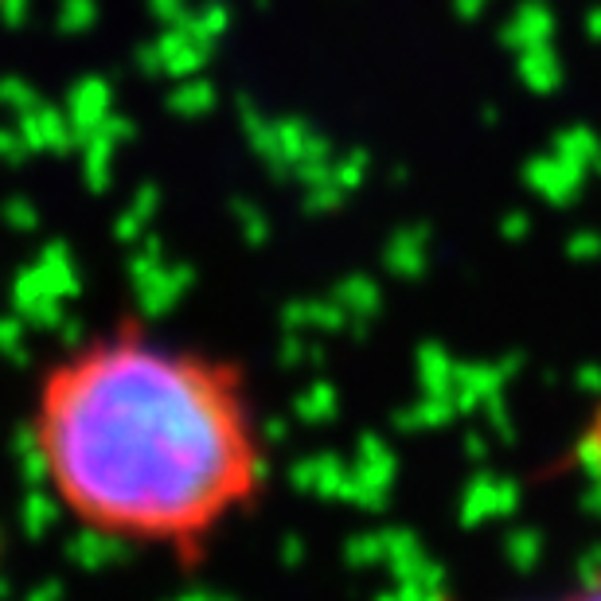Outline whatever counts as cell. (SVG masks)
I'll return each instance as SVG.
<instances>
[{"label": "cell", "mask_w": 601, "mask_h": 601, "mask_svg": "<svg viewBox=\"0 0 601 601\" xmlns=\"http://www.w3.org/2000/svg\"><path fill=\"white\" fill-rule=\"evenodd\" d=\"M47 481L83 524L192 543L259 484V437L227 371L141 336L74 352L39 407Z\"/></svg>", "instance_id": "1"}, {"label": "cell", "mask_w": 601, "mask_h": 601, "mask_svg": "<svg viewBox=\"0 0 601 601\" xmlns=\"http://www.w3.org/2000/svg\"><path fill=\"white\" fill-rule=\"evenodd\" d=\"M133 125L130 121L113 118V113H106L98 125H94L91 133H83V168H86V184L94 188V192H106V184H110V160H113V148L121 145V141L130 137Z\"/></svg>", "instance_id": "2"}, {"label": "cell", "mask_w": 601, "mask_h": 601, "mask_svg": "<svg viewBox=\"0 0 601 601\" xmlns=\"http://www.w3.org/2000/svg\"><path fill=\"white\" fill-rule=\"evenodd\" d=\"M188 286H192V269H188V266H172V262H160V266H153L148 274L133 278L137 301H141V309H145L148 316L168 313V309H172L180 297H184Z\"/></svg>", "instance_id": "3"}, {"label": "cell", "mask_w": 601, "mask_h": 601, "mask_svg": "<svg viewBox=\"0 0 601 601\" xmlns=\"http://www.w3.org/2000/svg\"><path fill=\"white\" fill-rule=\"evenodd\" d=\"M20 137L32 153H59V148H71L74 145V130H71V118H63L59 110L51 106L36 103L32 110L20 113Z\"/></svg>", "instance_id": "4"}, {"label": "cell", "mask_w": 601, "mask_h": 601, "mask_svg": "<svg viewBox=\"0 0 601 601\" xmlns=\"http://www.w3.org/2000/svg\"><path fill=\"white\" fill-rule=\"evenodd\" d=\"M125 555H130V551H125V536L94 528V524H86V528L67 543V558H71L79 570H110V566L121 563Z\"/></svg>", "instance_id": "5"}, {"label": "cell", "mask_w": 601, "mask_h": 601, "mask_svg": "<svg viewBox=\"0 0 601 601\" xmlns=\"http://www.w3.org/2000/svg\"><path fill=\"white\" fill-rule=\"evenodd\" d=\"M110 103H113V91L106 79H79L71 91V98H67V118H71V130H74V141L83 137V133H91L98 121L110 113Z\"/></svg>", "instance_id": "6"}, {"label": "cell", "mask_w": 601, "mask_h": 601, "mask_svg": "<svg viewBox=\"0 0 601 601\" xmlns=\"http://www.w3.org/2000/svg\"><path fill=\"white\" fill-rule=\"evenodd\" d=\"M20 524H24V531H28L32 539H44L47 531L59 524V500L36 484V489L28 492V500H24V508H20Z\"/></svg>", "instance_id": "7"}, {"label": "cell", "mask_w": 601, "mask_h": 601, "mask_svg": "<svg viewBox=\"0 0 601 601\" xmlns=\"http://www.w3.org/2000/svg\"><path fill=\"white\" fill-rule=\"evenodd\" d=\"M168 106L177 113H188V118H200V113H207L215 106V86L207 79H200V74H188V83H180L172 91Z\"/></svg>", "instance_id": "8"}, {"label": "cell", "mask_w": 601, "mask_h": 601, "mask_svg": "<svg viewBox=\"0 0 601 601\" xmlns=\"http://www.w3.org/2000/svg\"><path fill=\"white\" fill-rule=\"evenodd\" d=\"M157 207H160L157 188H141L137 200H133V207L118 219V239H137V235L145 231V223L157 215Z\"/></svg>", "instance_id": "9"}, {"label": "cell", "mask_w": 601, "mask_h": 601, "mask_svg": "<svg viewBox=\"0 0 601 601\" xmlns=\"http://www.w3.org/2000/svg\"><path fill=\"white\" fill-rule=\"evenodd\" d=\"M24 333H28V321L24 316H4L0 321V356L9 360H24Z\"/></svg>", "instance_id": "10"}, {"label": "cell", "mask_w": 601, "mask_h": 601, "mask_svg": "<svg viewBox=\"0 0 601 601\" xmlns=\"http://www.w3.org/2000/svg\"><path fill=\"white\" fill-rule=\"evenodd\" d=\"M98 16L94 0H63V12H59V28L63 32H86Z\"/></svg>", "instance_id": "11"}, {"label": "cell", "mask_w": 601, "mask_h": 601, "mask_svg": "<svg viewBox=\"0 0 601 601\" xmlns=\"http://www.w3.org/2000/svg\"><path fill=\"white\" fill-rule=\"evenodd\" d=\"M0 103L4 106H12V110H32V106L39 103L36 98V91H32L24 79H0Z\"/></svg>", "instance_id": "12"}, {"label": "cell", "mask_w": 601, "mask_h": 601, "mask_svg": "<svg viewBox=\"0 0 601 601\" xmlns=\"http://www.w3.org/2000/svg\"><path fill=\"white\" fill-rule=\"evenodd\" d=\"M4 219L16 227V231H36V223H39V215H36V207L28 204V200H20V195H12L9 204H4Z\"/></svg>", "instance_id": "13"}, {"label": "cell", "mask_w": 601, "mask_h": 601, "mask_svg": "<svg viewBox=\"0 0 601 601\" xmlns=\"http://www.w3.org/2000/svg\"><path fill=\"white\" fill-rule=\"evenodd\" d=\"M32 148L24 145V137H20V130H0V157L12 160V165H20V160L28 157Z\"/></svg>", "instance_id": "14"}, {"label": "cell", "mask_w": 601, "mask_h": 601, "mask_svg": "<svg viewBox=\"0 0 601 601\" xmlns=\"http://www.w3.org/2000/svg\"><path fill=\"white\" fill-rule=\"evenodd\" d=\"M148 12L168 20V24H180L188 16V0H148Z\"/></svg>", "instance_id": "15"}, {"label": "cell", "mask_w": 601, "mask_h": 601, "mask_svg": "<svg viewBox=\"0 0 601 601\" xmlns=\"http://www.w3.org/2000/svg\"><path fill=\"white\" fill-rule=\"evenodd\" d=\"M0 16L9 20V24H20V20L28 16V0H0Z\"/></svg>", "instance_id": "16"}, {"label": "cell", "mask_w": 601, "mask_h": 601, "mask_svg": "<svg viewBox=\"0 0 601 601\" xmlns=\"http://www.w3.org/2000/svg\"><path fill=\"white\" fill-rule=\"evenodd\" d=\"M63 593V582H44L39 590H32V601H39V598H59Z\"/></svg>", "instance_id": "17"}]
</instances>
